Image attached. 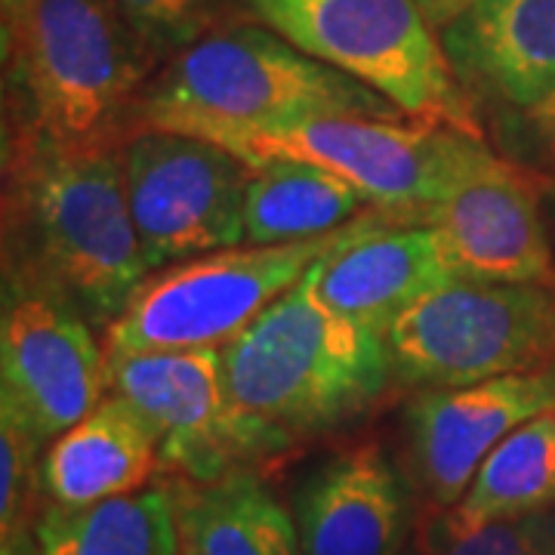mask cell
<instances>
[{
    "label": "cell",
    "mask_w": 555,
    "mask_h": 555,
    "mask_svg": "<svg viewBox=\"0 0 555 555\" xmlns=\"http://www.w3.org/2000/svg\"><path fill=\"white\" fill-rule=\"evenodd\" d=\"M149 278L124 182V137L3 130V281L78 309L100 334Z\"/></svg>",
    "instance_id": "obj_1"
},
{
    "label": "cell",
    "mask_w": 555,
    "mask_h": 555,
    "mask_svg": "<svg viewBox=\"0 0 555 555\" xmlns=\"http://www.w3.org/2000/svg\"><path fill=\"white\" fill-rule=\"evenodd\" d=\"M219 352L235 404L294 441L356 423L392 386L386 337L331 312L312 269Z\"/></svg>",
    "instance_id": "obj_2"
},
{
    "label": "cell",
    "mask_w": 555,
    "mask_h": 555,
    "mask_svg": "<svg viewBox=\"0 0 555 555\" xmlns=\"http://www.w3.org/2000/svg\"><path fill=\"white\" fill-rule=\"evenodd\" d=\"M139 127L210 139L250 167L294 160L327 170L356 185L377 210L408 222H420L451 189L500 158L485 137L420 118H164Z\"/></svg>",
    "instance_id": "obj_3"
},
{
    "label": "cell",
    "mask_w": 555,
    "mask_h": 555,
    "mask_svg": "<svg viewBox=\"0 0 555 555\" xmlns=\"http://www.w3.org/2000/svg\"><path fill=\"white\" fill-rule=\"evenodd\" d=\"M155 65L112 0H28L3 25V130L53 142L124 137Z\"/></svg>",
    "instance_id": "obj_4"
},
{
    "label": "cell",
    "mask_w": 555,
    "mask_h": 555,
    "mask_svg": "<svg viewBox=\"0 0 555 555\" xmlns=\"http://www.w3.org/2000/svg\"><path fill=\"white\" fill-rule=\"evenodd\" d=\"M404 120L377 90L306 56L266 25H232L201 35L160 68L130 108L127 130L164 118Z\"/></svg>",
    "instance_id": "obj_5"
},
{
    "label": "cell",
    "mask_w": 555,
    "mask_h": 555,
    "mask_svg": "<svg viewBox=\"0 0 555 555\" xmlns=\"http://www.w3.org/2000/svg\"><path fill=\"white\" fill-rule=\"evenodd\" d=\"M254 20L404 112L485 137L414 0H244Z\"/></svg>",
    "instance_id": "obj_6"
},
{
    "label": "cell",
    "mask_w": 555,
    "mask_h": 555,
    "mask_svg": "<svg viewBox=\"0 0 555 555\" xmlns=\"http://www.w3.org/2000/svg\"><path fill=\"white\" fill-rule=\"evenodd\" d=\"M374 214L339 232L297 244L225 247L158 269L102 334L108 356L182 352L225 346L284 297L318 259L358 235Z\"/></svg>",
    "instance_id": "obj_7"
},
{
    "label": "cell",
    "mask_w": 555,
    "mask_h": 555,
    "mask_svg": "<svg viewBox=\"0 0 555 555\" xmlns=\"http://www.w3.org/2000/svg\"><path fill=\"white\" fill-rule=\"evenodd\" d=\"M392 383L454 389L555 364V287L451 278L386 334Z\"/></svg>",
    "instance_id": "obj_8"
},
{
    "label": "cell",
    "mask_w": 555,
    "mask_h": 555,
    "mask_svg": "<svg viewBox=\"0 0 555 555\" xmlns=\"http://www.w3.org/2000/svg\"><path fill=\"white\" fill-rule=\"evenodd\" d=\"M250 164L210 139L164 127L124 133V182L149 275L244 244Z\"/></svg>",
    "instance_id": "obj_9"
},
{
    "label": "cell",
    "mask_w": 555,
    "mask_h": 555,
    "mask_svg": "<svg viewBox=\"0 0 555 555\" xmlns=\"http://www.w3.org/2000/svg\"><path fill=\"white\" fill-rule=\"evenodd\" d=\"M108 389L130 398L152 420L160 438V466L185 481L257 469V463L294 444V438L235 404L219 346L108 356Z\"/></svg>",
    "instance_id": "obj_10"
},
{
    "label": "cell",
    "mask_w": 555,
    "mask_h": 555,
    "mask_svg": "<svg viewBox=\"0 0 555 555\" xmlns=\"http://www.w3.org/2000/svg\"><path fill=\"white\" fill-rule=\"evenodd\" d=\"M108 352L68 302L3 281L0 416L50 444L108 396Z\"/></svg>",
    "instance_id": "obj_11"
},
{
    "label": "cell",
    "mask_w": 555,
    "mask_h": 555,
    "mask_svg": "<svg viewBox=\"0 0 555 555\" xmlns=\"http://www.w3.org/2000/svg\"><path fill=\"white\" fill-rule=\"evenodd\" d=\"M553 408L555 364L473 386L416 392L404 408V429L420 491L448 513L496 444Z\"/></svg>",
    "instance_id": "obj_12"
},
{
    "label": "cell",
    "mask_w": 555,
    "mask_h": 555,
    "mask_svg": "<svg viewBox=\"0 0 555 555\" xmlns=\"http://www.w3.org/2000/svg\"><path fill=\"white\" fill-rule=\"evenodd\" d=\"M420 222L436 232L454 278L553 284V232L540 185L513 160L496 158L433 204Z\"/></svg>",
    "instance_id": "obj_13"
},
{
    "label": "cell",
    "mask_w": 555,
    "mask_h": 555,
    "mask_svg": "<svg viewBox=\"0 0 555 555\" xmlns=\"http://www.w3.org/2000/svg\"><path fill=\"white\" fill-rule=\"evenodd\" d=\"M438 43L476 112L521 118L555 96V0H469Z\"/></svg>",
    "instance_id": "obj_14"
},
{
    "label": "cell",
    "mask_w": 555,
    "mask_h": 555,
    "mask_svg": "<svg viewBox=\"0 0 555 555\" xmlns=\"http://www.w3.org/2000/svg\"><path fill=\"white\" fill-rule=\"evenodd\" d=\"M411 518V485L379 444L327 456L294 500L302 555H404Z\"/></svg>",
    "instance_id": "obj_15"
},
{
    "label": "cell",
    "mask_w": 555,
    "mask_h": 555,
    "mask_svg": "<svg viewBox=\"0 0 555 555\" xmlns=\"http://www.w3.org/2000/svg\"><path fill=\"white\" fill-rule=\"evenodd\" d=\"M451 278L436 232L426 222L389 214H374L358 235L312 266L321 302L383 337L414 302Z\"/></svg>",
    "instance_id": "obj_16"
},
{
    "label": "cell",
    "mask_w": 555,
    "mask_h": 555,
    "mask_svg": "<svg viewBox=\"0 0 555 555\" xmlns=\"http://www.w3.org/2000/svg\"><path fill=\"white\" fill-rule=\"evenodd\" d=\"M160 466V438L130 398L108 392L90 414L50 441L40 478L56 506H93L137 494Z\"/></svg>",
    "instance_id": "obj_17"
},
{
    "label": "cell",
    "mask_w": 555,
    "mask_h": 555,
    "mask_svg": "<svg viewBox=\"0 0 555 555\" xmlns=\"http://www.w3.org/2000/svg\"><path fill=\"white\" fill-rule=\"evenodd\" d=\"M179 555H302L297 521L257 469L214 481H179Z\"/></svg>",
    "instance_id": "obj_18"
},
{
    "label": "cell",
    "mask_w": 555,
    "mask_h": 555,
    "mask_svg": "<svg viewBox=\"0 0 555 555\" xmlns=\"http://www.w3.org/2000/svg\"><path fill=\"white\" fill-rule=\"evenodd\" d=\"M555 506V408L531 416L478 466L466 494L444 513L441 540Z\"/></svg>",
    "instance_id": "obj_19"
},
{
    "label": "cell",
    "mask_w": 555,
    "mask_h": 555,
    "mask_svg": "<svg viewBox=\"0 0 555 555\" xmlns=\"http://www.w3.org/2000/svg\"><path fill=\"white\" fill-rule=\"evenodd\" d=\"M371 204L356 185L294 160L250 167L244 195V244H297L339 232Z\"/></svg>",
    "instance_id": "obj_20"
},
{
    "label": "cell",
    "mask_w": 555,
    "mask_h": 555,
    "mask_svg": "<svg viewBox=\"0 0 555 555\" xmlns=\"http://www.w3.org/2000/svg\"><path fill=\"white\" fill-rule=\"evenodd\" d=\"M35 540V555H179L173 488H142L93 506L53 503Z\"/></svg>",
    "instance_id": "obj_21"
},
{
    "label": "cell",
    "mask_w": 555,
    "mask_h": 555,
    "mask_svg": "<svg viewBox=\"0 0 555 555\" xmlns=\"http://www.w3.org/2000/svg\"><path fill=\"white\" fill-rule=\"evenodd\" d=\"M40 444L20 423L0 416V555H35L38 531Z\"/></svg>",
    "instance_id": "obj_22"
},
{
    "label": "cell",
    "mask_w": 555,
    "mask_h": 555,
    "mask_svg": "<svg viewBox=\"0 0 555 555\" xmlns=\"http://www.w3.org/2000/svg\"><path fill=\"white\" fill-rule=\"evenodd\" d=\"M155 62L173 60L207 35L204 0H112Z\"/></svg>",
    "instance_id": "obj_23"
},
{
    "label": "cell",
    "mask_w": 555,
    "mask_h": 555,
    "mask_svg": "<svg viewBox=\"0 0 555 555\" xmlns=\"http://www.w3.org/2000/svg\"><path fill=\"white\" fill-rule=\"evenodd\" d=\"M441 555H555V506L448 540Z\"/></svg>",
    "instance_id": "obj_24"
},
{
    "label": "cell",
    "mask_w": 555,
    "mask_h": 555,
    "mask_svg": "<svg viewBox=\"0 0 555 555\" xmlns=\"http://www.w3.org/2000/svg\"><path fill=\"white\" fill-rule=\"evenodd\" d=\"M521 133L543 155L555 158V96L543 102L534 112L521 115Z\"/></svg>",
    "instance_id": "obj_25"
},
{
    "label": "cell",
    "mask_w": 555,
    "mask_h": 555,
    "mask_svg": "<svg viewBox=\"0 0 555 555\" xmlns=\"http://www.w3.org/2000/svg\"><path fill=\"white\" fill-rule=\"evenodd\" d=\"M414 3L420 7V13L426 16V22H429L436 31H441V28L454 20L456 13H460L469 0H414Z\"/></svg>",
    "instance_id": "obj_26"
},
{
    "label": "cell",
    "mask_w": 555,
    "mask_h": 555,
    "mask_svg": "<svg viewBox=\"0 0 555 555\" xmlns=\"http://www.w3.org/2000/svg\"><path fill=\"white\" fill-rule=\"evenodd\" d=\"M540 198H543V214H546V222H550V232L555 238V177L546 179L540 185Z\"/></svg>",
    "instance_id": "obj_27"
},
{
    "label": "cell",
    "mask_w": 555,
    "mask_h": 555,
    "mask_svg": "<svg viewBox=\"0 0 555 555\" xmlns=\"http://www.w3.org/2000/svg\"><path fill=\"white\" fill-rule=\"evenodd\" d=\"M25 3H28V0H0V20H3V25L16 20L22 10H25Z\"/></svg>",
    "instance_id": "obj_28"
},
{
    "label": "cell",
    "mask_w": 555,
    "mask_h": 555,
    "mask_svg": "<svg viewBox=\"0 0 555 555\" xmlns=\"http://www.w3.org/2000/svg\"><path fill=\"white\" fill-rule=\"evenodd\" d=\"M404 555H416V553H404Z\"/></svg>",
    "instance_id": "obj_29"
}]
</instances>
